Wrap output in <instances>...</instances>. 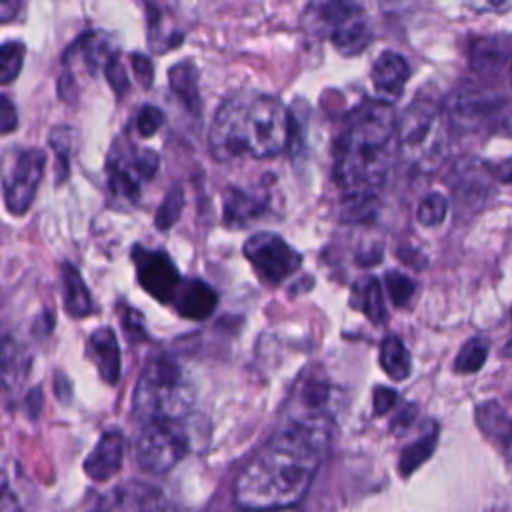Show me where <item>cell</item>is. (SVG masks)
Returning a JSON list of instances; mask_svg holds the SVG:
<instances>
[{
  "label": "cell",
  "instance_id": "6da1fadb",
  "mask_svg": "<svg viewBox=\"0 0 512 512\" xmlns=\"http://www.w3.org/2000/svg\"><path fill=\"white\" fill-rule=\"evenodd\" d=\"M334 420L324 410L294 416L242 470L234 502L242 508H284L298 504L328 452Z\"/></svg>",
  "mask_w": 512,
  "mask_h": 512
},
{
  "label": "cell",
  "instance_id": "7a4b0ae2",
  "mask_svg": "<svg viewBox=\"0 0 512 512\" xmlns=\"http://www.w3.org/2000/svg\"><path fill=\"white\" fill-rule=\"evenodd\" d=\"M396 120L394 106L378 98L364 100L348 112L334 160V178L344 194V218L364 220L376 212Z\"/></svg>",
  "mask_w": 512,
  "mask_h": 512
},
{
  "label": "cell",
  "instance_id": "3957f363",
  "mask_svg": "<svg viewBox=\"0 0 512 512\" xmlns=\"http://www.w3.org/2000/svg\"><path fill=\"white\" fill-rule=\"evenodd\" d=\"M294 134L296 120L276 96L234 94L218 106L208 144L218 162L272 158L290 148Z\"/></svg>",
  "mask_w": 512,
  "mask_h": 512
},
{
  "label": "cell",
  "instance_id": "277c9868",
  "mask_svg": "<svg viewBox=\"0 0 512 512\" xmlns=\"http://www.w3.org/2000/svg\"><path fill=\"white\" fill-rule=\"evenodd\" d=\"M194 404L192 382L172 356H156L142 370L134 396L132 414L140 422L184 420Z\"/></svg>",
  "mask_w": 512,
  "mask_h": 512
},
{
  "label": "cell",
  "instance_id": "5b68a950",
  "mask_svg": "<svg viewBox=\"0 0 512 512\" xmlns=\"http://www.w3.org/2000/svg\"><path fill=\"white\" fill-rule=\"evenodd\" d=\"M398 150L418 170H434L446 152L442 112L432 94H420L396 120Z\"/></svg>",
  "mask_w": 512,
  "mask_h": 512
},
{
  "label": "cell",
  "instance_id": "8992f818",
  "mask_svg": "<svg viewBox=\"0 0 512 512\" xmlns=\"http://www.w3.org/2000/svg\"><path fill=\"white\" fill-rule=\"evenodd\" d=\"M160 156L152 148H140L130 138L116 140L106 160L108 190L126 204H134L142 192L144 182L158 172Z\"/></svg>",
  "mask_w": 512,
  "mask_h": 512
},
{
  "label": "cell",
  "instance_id": "52a82bcc",
  "mask_svg": "<svg viewBox=\"0 0 512 512\" xmlns=\"http://www.w3.org/2000/svg\"><path fill=\"white\" fill-rule=\"evenodd\" d=\"M46 166L40 148H10L0 162L4 204L10 214L22 216L34 202Z\"/></svg>",
  "mask_w": 512,
  "mask_h": 512
},
{
  "label": "cell",
  "instance_id": "ba28073f",
  "mask_svg": "<svg viewBox=\"0 0 512 512\" xmlns=\"http://www.w3.org/2000/svg\"><path fill=\"white\" fill-rule=\"evenodd\" d=\"M190 452V436L182 420L146 422L136 438L138 466L150 474H164Z\"/></svg>",
  "mask_w": 512,
  "mask_h": 512
},
{
  "label": "cell",
  "instance_id": "9c48e42d",
  "mask_svg": "<svg viewBox=\"0 0 512 512\" xmlns=\"http://www.w3.org/2000/svg\"><path fill=\"white\" fill-rule=\"evenodd\" d=\"M444 116L458 132H478L508 120V98L484 86H460L446 100Z\"/></svg>",
  "mask_w": 512,
  "mask_h": 512
},
{
  "label": "cell",
  "instance_id": "30bf717a",
  "mask_svg": "<svg viewBox=\"0 0 512 512\" xmlns=\"http://www.w3.org/2000/svg\"><path fill=\"white\" fill-rule=\"evenodd\" d=\"M244 256L258 276L276 286L302 266V256L278 234L256 232L244 244Z\"/></svg>",
  "mask_w": 512,
  "mask_h": 512
},
{
  "label": "cell",
  "instance_id": "8fae6325",
  "mask_svg": "<svg viewBox=\"0 0 512 512\" xmlns=\"http://www.w3.org/2000/svg\"><path fill=\"white\" fill-rule=\"evenodd\" d=\"M132 260L136 264V278L140 286L162 304H172L180 274L176 264L164 250H148L142 246L132 248Z\"/></svg>",
  "mask_w": 512,
  "mask_h": 512
},
{
  "label": "cell",
  "instance_id": "7c38bea8",
  "mask_svg": "<svg viewBox=\"0 0 512 512\" xmlns=\"http://www.w3.org/2000/svg\"><path fill=\"white\" fill-rule=\"evenodd\" d=\"M270 210V192L230 186L222 194V216L230 228H246Z\"/></svg>",
  "mask_w": 512,
  "mask_h": 512
},
{
  "label": "cell",
  "instance_id": "4fadbf2b",
  "mask_svg": "<svg viewBox=\"0 0 512 512\" xmlns=\"http://www.w3.org/2000/svg\"><path fill=\"white\" fill-rule=\"evenodd\" d=\"M164 506L166 502L162 490L138 480L118 484L98 502V508L104 510H158Z\"/></svg>",
  "mask_w": 512,
  "mask_h": 512
},
{
  "label": "cell",
  "instance_id": "5bb4252c",
  "mask_svg": "<svg viewBox=\"0 0 512 512\" xmlns=\"http://www.w3.org/2000/svg\"><path fill=\"white\" fill-rule=\"evenodd\" d=\"M124 462V436L118 428L106 430L96 442L94 450L84 460V472L96 480L104 482L116 476Z\"/></svg>",
  "mask_w": 512,
  "mask_h": 512
},
{
  "label": "cell",
  "instance_id": "9a60e30c",
  "mask_svg": "<svg viewBox=\"0 0 512 512\" xmlns=\"http://www.w3.org/2000/svg\"><path fill=\"white\" fill-rule=\"evenodd\" d=\"M370 78L380 96L394 100L404 92V86L410 78V64L400 52L384 50L374 60Z\"/></svg>",
  "mask_w": 512,
  "mask_h": 512
},
{
  "label": "cell",
  "instance_id": "2e32d148",
  "mask_svg": "<svg viewBox=\"0 0 512 512\" xmlns=\"http://www.w3.org/2000/svg\"><path fill=\"white\" fill-rule=\"evenodd\" d=\"M510 58V36L506 32L502 34H490L474 40L470 46V68L478 76L492 78L498 76Z\"/></svg>",
  "mask_w": 512,
  "mask_h": 512
},
{
  "label": "cell",
  "instance_id": "e0dca14e",
  "mask_svg": "<svg viewBox=\"0 0 512 512\" xmlns=\"http://www.w3.org/2000/svg\"><path fill=\"white\" fill-rule=\"evenodd\" d=\"M216 302V292L198 278L180 280L172 300V304H176L178 314L188 320H206L214 312Z\"/></svg>",
  "mask_w": 512,
  "mask_h": 512
},
{
  "label": "cell",
  "instance_id": "ac0fdd59",
  "mask_svg": "<svg viewBox=\"0 0 512 512\" xmlns=\"http://www.w3.org/2000/svg\"><path fill=\"white\" fill-rule=\"evenodd\" d=\"M88 356L106 384H116L120 380V346L112 328L102 326L92 332L88 340Z\"/></svg>",
  "mask_w": 512,
  "mask_h": 512
},
{
  "label": "cell",
  "instance_id": "d6986e66",
  "mask_svg": "<svg viewBox=\"0 0 512 512\" xmlns=\"http://www.w3.org/2000/svg\"><path fill=\"white\" fill-rule=\"evenodd\" d=\"M490 176L492 174L484 172L482 164L462 162L454 172V196L458 206H472L474 210L480 208L490 190Z\"/></svg>",
  "mask_w": 512,
  "mask_h": 512
},
{
  "label": "cell",
  "instance_id": "ffe728a7",
  "mask_svg": "<svg viewBox=\"0 0 512 512\" xmlns=\"http://www.w3.org/2000/svg\"><path fill=\"white\" fill-rule=\"evenodd\" d=\"M350 306L354 310L362 312L376 326H380L388 318L386 308H384L382 284L372 274H366L354 282L352 294H350Z\"/></svg>",
  "mask_w": 512,
  "mask_h": 512
},
{
  "label": "cell",
  "instance_id": "44dd1931",
  "mask_svg": "<svg viewBox=\"0 0 512 512\" xmlns=\"http://www.w3.org/2000/svg\"><path fill=\"white\" fill-rule=\"evenodd\" d=\"M26 358L14 336L0 324V390H12L26 376Z\"/></svg>",
  "mask_w": 512,
  "mask_h": 512
},
{
  "label": "cell",
  "instance_id": "7402d4cb",
  "mask_svg": "<svg viewBox=\"0 0 512 512\" xmlns=\"http://www.w3.org/2000/svg\"><path fill=\"white\" fill-rule=\"evenodd\" d=\"M62 284H64V310L72 318H86L94 314V300L80 272L72 264H62Z\"/></svg>",
  "mask_w": 512,
  "mask_h": 512
},
{
  "label": "cell",
  "instance_id": "603a6c76",
  "mask_svg": "<svg viewBox=\"0 0 512 512\" xmlns=\"http://www.w3.org/2000/svg\"><path fill=\"white\" fill-rule=\"evenodd\" d=\"M476 424L478 428L498 442L506 452L510 446V418L506 408L496 400H486L476 406Z\"/></svg>",
  "mask_w": 512,
  "mask_h": 512
},
{
  "label": "cell",
  "instance_id": "cb8c5ba5",
  "mask_svg": "<svg viewBox=\"0 0 512 512\" xmlns=\"http://www.w3.org/2000/svg\"><path fill=\"white\" fill-rule=\"evenodd\" d=\"M168 82L176 98L194 114L200 112V92H198V70L194 62L182 60L174 64L168 72Z\"/></svg>",
  "mask_w": 512,
  "mask_h": 512
},
{
  "label": "cell",
  "instance_id": "d4e9b609",
  "mask_svg": "<svg viewBox=\"0 0 512 512\" xmlns=\"http://www.w3.org/2000/svg\"><path fill=\"white\" fill-rule=\"evenodd\" d=\"M380 366L388 378L400 382L412 372V358L400 336L390 334L380 342Z\"/></svg>",
  "mask_w": 512,
  "mask_h": 512
},
{
  "label": "cell",
  "instance_id": "484cf974",
  "mask_svg": "<svg viewBox=\"0 0 512 512\" xmlns=\"http://www.w3.org/2000/svg\"><path fill=\"white\" fill-rule=\"evenodd\" d=\"M436 440H438V426H436V422H428L422 436L418 440H414L412 444H408L404 448V452L400 454L398 472L404 478H408L416 468H420L434 454Z\"/></svg>",
  "mask_w": 512,
  "mask_h": 512
},
{
  "label": "cell",
  "instance_id": "4316f807",
  "mask_svg": "<svg viewBox=\"0 0 512 512\" xmlns=\"http://www.w3.org/2000/svg\"><path fill=\"white\" fill-rule=\"evenodd\" d=\"M488 350H490V346H488V342L484 338H480V336L470 338L460 348V352H458V356L454 360V370L458 374H474V372H478L484 366L486 358H488Z\"/></svg>",
  "mask_w": 512,
  "mask_h": 512
},
{
  "label": "cell",
  "instance_id": "83f0119b",
  "mask_svg": "<svg viewBox=\"0 0 512 512\" xmlns=\"http://www.w3.org/2000/svg\"><path fill=\"white\" fill-rule=\"evenodd\" d=\"M26 48L18 40L0 44V84H10L18 78L24 64Z\"/></svg>",
  "mask_w": 512,
  "mask_h": 512
},
{
  "label": "cell",
  "instance_id": "f1b7e54d",
  "mask_svg": "<svg viewBox=\"0 0 512 512\" xmlns=\"http://www.w3.org/2000/svg\"><path fill=\"white\" fill-rule=\"evenodd\" d=\"M182 208H184V192L182 188L178 186H172L164 200L160 202L158 210H156V216H154V224L158 230H168L176 224V220L180 218L182 214Z\"/></svg>",
  "mask_w": 512,
  "mask_h": 512
},
{
  "label": "cell",
  "instance_id": "f546056e",
  "mask_svg": "<svg viewBox=\"0 0 512 512\" xmlns=\"http://www.w3.org/2000/svg\"><path fill=\"white\" fill-rule=\"evenodd\" d=\"M448 214V198L442 192H430L418 204L416 218L422 226H438Z\"/></svg>",
  "mask_w": 512,
  "mask_h": 512
},
{
  "label": "cell",
  "instance_id": "4dcf8cb0",
  "mask_svg": "<svg viewBox=\"0 0 512 512\" xmlns=\"http://www.w3.org/2000/svg\"><path fill=\"white\" fill-rule=\"evenodd\" d=\"M72 136L74 132L68 126H58L50 132V146L58 158V182L66 180L70 168V152H72Z\"/></svg>",
  "mask_w": 512,
  "mask_h": 512
},
{
  "label": "cell",
  "instance_id": "1f68e13d",
  "mask_svg": "<svg viewBox=\"0 0 512 512\" xmlns=\"http://www.w3.org/2000/svg\"><path fill=\"white\" fill-rule=\"evenodd\" d=\"M384 284H386L388 294H390V298H392V302H394L396 306H404V304L412 298L414 288H416V284H414L412 278H408L406 274L396 272V270L386 272Z\"/></svg>",
  "mask_w": 512,
  "mask_h": 512
},
{
  "label": "cell",
  "instance_id": "d6a6232c",
  "mask_svg": "<svg viewBox=\"0 0 512 512\" xmlns=\"http://www.w3.org/2000/svg\"><path fill=\"white\" fill-rule=\"evenodd\" d=\"M102 68H104V74H106V80H108V84L112 86V90L118 94V96H122L128 88H130V80H128V74H126V70H124V66H122V62H120V56L114 52H110V56L106 58V62L102 64Z\"/></svg>",
  "mask_w": 512,
  "mask_h": 512
},
{
  "label": "cell",
  "instance_id": "836d02e7",
  "mask_svg": "<svg viewBox=\"0 0 512 512\" xmlns=\"http://www.w3.org/2000/svg\"><path fill=\"white\" fill-rule=\"evenodd\" d=\"M162 124H164V112H162L158 106L144 104V106L138 110V116H136V130H138L140 136H144V138L154 136Z\"/></svg>",
  "mask_w": 512,
  "mask_h": 512
},
{
  "label": "cell",
  "instance_id": "e575fe53",
  "mask_svg": "<svg viewBox=\"0 0 512 512\" xmlns=\"http://www.w3.org/2000/svg\"><path fill=\"white\" fill-rule=\"evenodd\" d=\"M120 320H122V328L126 330V334L132 340H144L148 334L144 330V318L138 310L130 308V306H122L120 308Z\"/></svg>",
  "mask_w": 512,
  "mask_h": 512
},
{
  "label": "cell",
  "instance_id": "d590c367",
  "mask_svg": "<svg viewBox=\"0 0 512 512\" xmlns=\"http://www.w3.org/2000/svg\"><path fill=\"white\" fill-rule=\"evenodd\" d=\"M130 62H132V70L138 78V82L144 86V88H150L152 86V80H154V66H152V60L140 52H134L130 56Z\"/></svg>",
  "mask_w": 512,
  "mask_h": 512
},
{
  "label": "cell",
  "instance_id": "8d00e7d4",
  "mask_svg": "<svg viewBox=\"0 0 512 512\" xmlns=\"http://www.w3.org/2000/svg\"><path fill=\"white\" fill-rule=\"evenodd\" d=\"M18 126V114L12 100L4 94H0V136L16 130Z\"/></svg>",
  "mask_w": 512,
  "mask_h": 512
},
{
  "label": "cell",
  "instance_id": "74e56055",
  "mask_svg": "<svg viewBox=\"0 0 512 512\" xmlns=\"http://www.w3.org/2000/svg\"><path fill=\"white\" fill-rule=\"evenodd\" d=\"M398 400V392L392 390V388H386V386H378L374 388V412L378 416H384L392 410V406L396 404Z\"/></svg>",
  "mask_w": 512,
  "mask_h": 512
},
{
  "label": "cell",
  "instance_id": "f35d334b",
  "mask_svg": "<svg viewBox=\"0 0 512 512\" xmlns=\"http://www.w3.org/2000/svg\"><path fill=\"white\" fill-rule=\"evenodd\" d=\"M416 412H418V408H416L414 404H406V406L396 414V418H394V422H392V428H394V430H404V428L414 420Z\"/></svg>",
  "mask_w": 512,
  "mask_h": 512
},
{
  "label": "cell",
  "instance_id": "ab89813d",
  "mask_svg": "<svg viewBox=\"0 0 512 512\" xmlns=\"http://www.w3.org/2000/svg\"><path fill=\"white\" fill-rule=\"evenodd\" d=\"M20 6H22V0H0V24L14 20Z\"/></svg>",
  "mask_w": 512,
  "mask_h": 512
}]
</instances>
